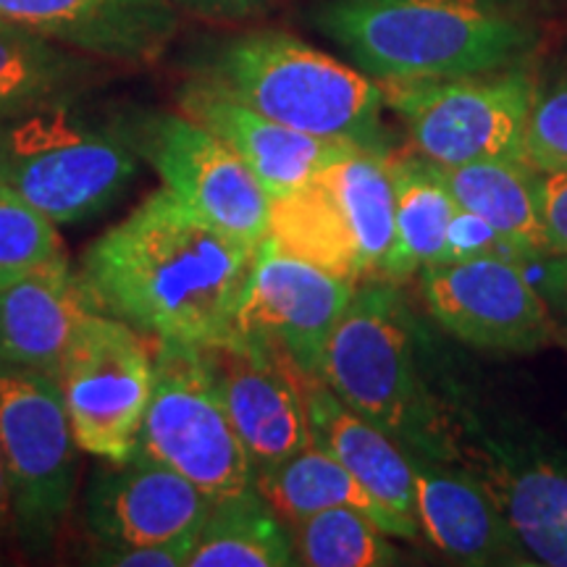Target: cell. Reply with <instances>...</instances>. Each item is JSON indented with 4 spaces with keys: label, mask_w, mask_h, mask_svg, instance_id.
Returning a JSON list of instances; mask_svg holds the SVG:
<instances>
[{
    "label": "cell",
    "mask_w": 567,
    "mask_h": 567,
    "mask_svg": "<svg viewBox=\"0 0 567 567\" xmlns=\"http://www.w3.org/2000/svg\"><path fill=\"white\" fill-rule=\"evenodd\" d=\"M255 488L279 515L284 526L321 509L350 507L371 517L389 536L415 538L421 530L389 513L379 499L365 492V486L339 465L321 444L310 442L297 455L281 460L266 471H258Z\"/></svg>",
    "instance_id": "obj_23"
},
{
    "label": "cell",
    "mask_w": 567,
    "mask_h": 567,
    "mask_svg": "<svg viewBox=\"0 0 567 567\" xmlns=\"http://www.w3.org/2000/svg\"><path fill=\"white\" fill-rule=\"evenodd\" d=\"M318 379L405 455L452 460L450 421L421 386L410 316L394 284L354 287L326 342Z\"/></svg>",
    "instance_id": "obj_4"
},
{
    "label": "cell",
    "mask_w": 567,
    "mask_h": 567,
    "mask_svg": "<svg viewBox=\"0 0 567 567\" xmlns=\"http://www.w3.org/2000/svg\"><path fill=\"white\" fill-rule=\"evenodd\" d=\"M193 80L289 130L386 151L381 84L292 34L224 40L203 53Z\"/></svg>",
    "instance_id": "obj_3"
},
{
    "label": "cell",
    "mask_w": 567,
    "mask_h": 567,
    "mask_svg": "<svg viewBox=\"0 0 567 567\" xmlns=\"http://www.w3.org/2000/svg\"><path fill=\"white\" fill-rule=\"evenodd\" d=\"M176 9L203 19H245L268 0H174Z\"/></svg>",
    "instance_id": "obj_33"
},
{
    "label": "cell",
    "mask_w": 567,
    "mask_h": 567,
    "mask_svg": "<svg viewBox=\"0 0 567 567\" xmlns=\"http://www.w3.org/2000/svg\"><path fill=\"white\" fill-rule=\"evenodd\" d=\"M0 19L95 59L147 66L172 45L174 0H0Z\"/></svg>",
    "instance_id": "obj_17"
},
{
    "label": "cell",
    "mask_w": 567,
    "mask_h": 567,
    "mask_svg": "<svg viewBox=\"0 0 567 567\" xmlns=\"http://www.w3.org/2000/svg\"><path fill=\"white\" fill-rule=\"evenodd\" d=\"M11 536V496H9V478H6L3 446H0V542Z\"/></svg>",
    "instance_id": "obj_34"
},
{
    "label": "cell",
    "mask_w": 567,
    "mask_h": 567,
    "mask_svg": "<svg viewBox=\"0 0 567 567\" xmlns=\"http://www.w3.org/2000/svg\"><path fill=\"white\" fill-rule=\"evenodd\" d=\"M389 168L394 182V245L381 281L400 284L442 260L457 203L431 161L389 158Z\"/></svg>",
    "instance_id": "obj_24"
},
{
    "label": "cell",
    "mask_w": 567,
    "mask_h": 567,
    "mask_svg": "<svg viewBox=\"0 0 567 567\" xmlns=\"http://www.w3.org/2000/svg\"><path fill=\"white\" fill-rule=\"evenodd\" d=\"M90 71L71 48L0 19V122L69 101Z\"/></svg>",
    "instance_id": "obj_26"
},
{
    "label": "cell",
    "mask_w": 567,
    "mask_h": 567,
    "mask_svg": "<svg viewBox=\"0 0 567 567\" xmlns=\"http://www.w3.org/2000/svg\"><path fill=\"white\" fill-rule=\"evenodd\" d=\"M534 187L551 255L567 260V168L536 172Z\"/></svg>",
    "instance_id": "obj_32"
},
{
    "label": "cell",
    "mask_w": 567,
    "mask_h": 567,
    "mask_svg": "<svg viewBox=\"0 0 567 567\" xmlns=\"http://www.w3.org/2000/svg\"><path fill=\"white\" fill-rule=\"evenodd\" d=\"M302 396L313 442L344 465L389 513L417 528L413 467L405 452L384 431L347 408L318 375L302 373Z\"/></svg>",
    "instance_id": "obj_21"
},
{
    "label": "cell",
    "mask_w": 567,
    "mask_h": 567,
    "mask_svg": "<svg viewBox=\"0 0 567 567\" xmlns=\"http://www.w3.org/2000/svg\"><path fill=\"white\" fill-rule=\"evenodd\" d=\"M0 182H3V172H0Z\"/></svg>",
    "instance_id": "obj_35"
},
{
    "label": "cell",
    "mask_w": 567,
    "mask_h": 567,
    "mask_svg": "<svg viewBox=\"0 0 567 567\" xmlns=\"http://www.w3.org/2000/svg\"><path fill=\"white\" fill-rule=\"evenodd\" d=\"M436 323L478 350L526 354L555 339V321L513 255H476L421 271Z\"/></svg>",
    "instance_id": "obj_12"
},
{
    "label": "cell",
    "mask_w": 567,
    "mask_h": 567,
    "mask_svg": "<svg viewBox=\"0 0 567 567\" xmlns=\"http://www.w3.org/2000/svg\"><path fill=\"white\" fill-rule=\"evenodd\" d=\"M103 463L84 494V523L97 544H195L210 499L193 481L142 452Z\"/></svg>",
    "instance_id": "obj_16"
},
{
    "label": "cell",
    "mask_w": 567,
    "mask_h": 567,
    "mask_svg": "<svg viewBox=\"0 0 567 567\" xmlns=\"http://www.w3.org/2000/svg\"><path fill=\"white\" fill-rule=\"evenodd\" d=\"M379 84L386 109L402 118L425 161L436 166L523 161L528 118L538 97L526 71Z\"/></svg>",
    "instance_id": "obj_9"
},
{
    "label": "cell",
    "mask_w": 567,
    "mask_h": 567,
    "mask_svg": "<svg viewBox=\"0 0 567 567\" xmlns=\"http://www.w3.org/2000/svg\"><path fill=\"white\" fill-rule=\"evenodd\" d=\"M413 467L415 520L421 534L450 559L465 565L517 563L523 557L492 496L446 460L408 455Z\"/></svg>",
    "instance_id": "obj_20"
},
{
    "label": "cell",
    "mask_w": 567,
    "mask_h": 567,
    "mask_svg": "<svg viewBox=\"0 0 567 567\" xmlns=\"http://www.w3.org/2000/svg\"><path fill=\"white\" fill-rule=\"evenodd\" d=\"M134 452L174 467L210 502L255 488V465L226 413L205 347L155 339L153 392Z\"/></svg>",
    "instance_id": "obj_7"
},
{
    "label": "cell",
    "mask_w": 567,
    "mask_h": 567,
    "mask_svg": "<svg viewBox=\"0 0 567 567\" xmlns=\"http://www.w3.org/2000/svg\"><path fill=\"white\" fill-rule=\"evenodd\" d=\"M255 252L163 187L87 247L80 279L92 308L142 337L210 347L234 337Z\"/></svg>",
    "instance_id": "obj_1"
},
{
    "label": "cell",
    "mask_w": 567,
    "mask_h": 567,
    "mask_svg": "<svg viewBox=\"0 0 567 567\" xmlns=\"http://www.w3.org/2000/svg\"><path fill=\"white\" fill-rule=\"evenodd\" d=\"M476 255H513V252H509V247L496 237L492 226H486L478 216H473V213H467L457 205V213L450 226V239H446V250L436 266L455 264V260H465V258H476Z\"/></svg>",
    "instance_id": "obj_31"
},
{
    "label": "cell",
    "mask_w": 567,
    "mask_h": 567,
    "mask_svg": "<svg viewBox=\"0 0 567 567\" xmlns=\"http://www.w3.org/2000/svg\"><path fill=\"white\" fill-rule=\"evenodd\" d=\"M292 542L258 488L210 502L187 567H289Z\"/></svg>",
    "instance_id": "obj_25"
},
{
    "label": "cell",
    "mask_w": 567,
    "mask_h": 567,
    "mask_svg": "<svg viewBox=\"0 0 567 567\" xmlns=\"http://www.w3.org/2000/svg\"><path fill=\"white\" fill-rule=\"evenodd\" d=\"M386 151L360 147L289 193L271 197L266 237L347 284L384 279L394 245V182Z\"/></svg>",
    "instance_id": "obj_5"
},
{
    "label": "cell",
    "mask_w": 567,
    "mask_h": 567,
    "mask_svg": "<svg viewBox=\"0 0 567 567\" xmlns=\"http://www.w3.org/2000/svg\"><path fill=\"white\" fill-rule=\"evenodd\" d=\"M436 172L460 208L492 226L515 258H549L547 226L536 203V172L526 161H473L436 166Z\"/></svg>",
    "instance_id": "obj_22"
},
{
    "label": "cell",
    "mask_w": 567,
    "mask_h": 567,
    "mask_svg": "<svg viewBox=\"0 0 567 567\" xmlns=\"http://www.w3.org/2000/svg\"><path fill=\"white\" fill-rule=\"evenodd\" d=\"M137 155L116 126H97L51 103L0 122L3 182L55 226L97 216L137 176Z\"/></svg>",
    "instance_id": "obj_6"
},
{
    "label": "cell",
    "mask_w": 567,
    "mask_h": 567,
    "mask_svg": "<svg viewBox=\"0 0 567 567\" xmlns=\"http://www.w3.org/2000/svg\"><path fill=\"white\" fill-rule=\"evenodd\" d=\"M297 565L308 567H386L400 551L371 517L350 507H331L287 526Z\"/></svg>",
    "instance_id": "obj_27"
},
{
    "label": "cell",
    "mask_w": 567,
    "mask_h": 567,
    "mask_svg": "<svg viewBox=\"0 0 567 567\" xmlns=\"http://www.w3.org/2000/svg\"><path fill=\"white\" fill-rule=\"evenodd\" d=\"M452 460L492 496L528 565L567 567V460L450 423Z\"/></svg>",
    "instance_id": "obj_13"
},
{
    "label": "cell",
    "mask_w": 567,
    "mask_h": 567,
    "mask_svg": "<svg viewBox=\"0 0 567 567\" xmlns=\"http://www.w3.org/2000/svg\"><path fill=\"white\" fill-rule=\"evenodd\" d=\"M59 384L80 452L109 463L130 460L153 392V350L145 337L92 308L76 326Z\"/></svg>",
    "instance_id": "obj_11"
},
{
    "label": "cell",
    "mask_w": 567,
    "mask_h": 567,
    "mask_svg": "<svg viewBox=\"0 0 567 567\" xmlns=\"http://www.w3.org/2000/svg\"><path fill=\"white\" fill-rule=\"evenodd\" d=\"M113 126L197 216L239 243H264L271 197L224 140L182 111H130Z\"/></svg>",
    "instance_id": "obj_10"
},
{
    "label": "cell",
    "mask_w": 567,
    "mask_h": 567,
    "mask_svg": "<svg viewBox=\"0 0 567 567\" xmlns=\"http://www.w3.org/2000/svg\"><path fill=\"white\" fill-rule=\"evenodd\" d=\"M523 161L534 172L567 168V84L536 97L528 118Z\"/></svg>",
    "instance_id": "obj_29"
},
{
    "label": "cell",
    "mask_w": 567,
    "mask_h": 567,
    "mask_svg": "<svg viewBox=\"0 0 567 567\" xmlns=\"http://www.w3.org/2000/svg\"><path fill=\"white\" fill-rule=\"evenodd\" d=\"M193 544H97L84 555L87 565L105 567H187Z\"/></svg>",
    "instance_id": "obj_30"
},
{
    "label": "cell",
    "mask_w": 567,
    "mask_h": 567,
    "mask_svg": "<svg viewBox=\"0 0 567 567\" xmlns=\"http://www.w3.org/2000/svg\"><path fill=\"white\" fill-rule=\"evenodd\" d=\"M176 103L184 116L224 140L245 161L268 197L300 187L321 168L360 151L350 142L289 130L197 80L182 84L176 92Z\"/></svg>",
    "instance_id": "obj_18"
},
{
    "label": "cell",
    "mask_w": 567,
    "mask_h": 567,
    "mask_svg": "<svg viewBox=\"0 0 567 567\" xmlns=\"http://www.w3.org/2000/svg\"><path fill=\"white\" fill-rule=\"evenodd\" d=\"M316 27L375 82L486 74L530 40L499 0H326Z\"/></svg>",
    "instance_id": "obj_2"
},
{
    "label": "cell",
    "mask_w": 567,
    "mask_h": 567,
    "mask_svg": "<svg viewBox=\"0 0 567 567\" xmlns=\"http://www.w3.org/2000/svg\"><path fill=\"white\" fill-rule=\"evenodd\" d=\"M205 354L234 431L252 460L255 476L313 442L302 373L287 354L243 337L205 347Z\"/></svg>",
    "instance_id": "obj_15"
},
{
    "label": "cell",
    "mask_w": 567,
    "mask_h": 567,
    "mask_svg": "<svg viewBox=\"0 0 567 567\" xmlns=\"http://www.w3.org/2000/svg\"><path fill=\"white\" fill-rule=\"evenodd\" d=\"M0 446L11 538L27 555L42 557L74 505L80 452L55 375L0 363Z\"/></svg>",
    "instance_id": "obj_8"
},
{
    "label": "cell",
    "mask_w": 567,
    "mask_h": 567,
    "mask_svg": "<svg viewBox=\"0 0 567 567\" xmlns=\"http://www.w3.org/2000/svg\"><path fill=\"white\" fill-rule=\"evenodd\" d=\"M354 284L279 250L264 239L255 252L245 295L234 318V337L271 344L305 375H321L323 350Z\"/></svg>",
    "instance_id": "obj_14"
},
{
    "label": "cell",
    "mask_w": 567,
    "mask_h": 567,
    "mask_svg": "<svg viewBox=\"0 0 567 567\" xmlns=\"http://www.w3.org/2000/svg\"><path fill=\"white\" fill-rule=\"evenodd\" d=\"M63 252L59 229L45 213L0 182V289Z\"/></svg>",
    "instance_id": "obj_28"
},
{
    "label": "cell",
    "mask_w": 567,
    "mask_h": 567,
    "mask_svg": "<svg viewBox=\"0 0 567 567\" xmlns=\"http://www.w3.org/2000/svg\"><path fill=\"white\" fill-rule=\"evenodd\" d=\"M92 310L66 252L0 289V363L59 379L76 326Z\"/></svg>",
    "instance_id": "obj_19"
}]
</instances>
